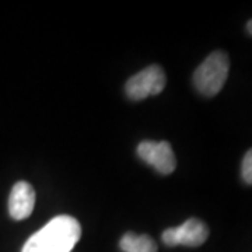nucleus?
Listing matches in <instances>:
<instances>
[{"label": "nucleus", "instance_id": "nucleus-1", "mask_svg": "<svg viewBox=\"0 0 252 252\" xmlns=\"http://www.w3.org/2000/svg\"><path fill=\"white\" fill-rule=\"evenodd\" d=\"M230 70L228 55L215 51L207 56L193 73V83L200 94L213 97L223 89Z\"/></svg>", "mask_w": 252, "mask_h": 252}, {"label": "nucleus", "instance_id": "nucleus-2", "mask_svg": "<svg viewBox=\"0 0 252 252\" xmlns=\"http://www.w3.org/2000/svg\"><path fill=\"white\" fill-rule=\"evenodd\" d=\"M38 233L49 252H70L80 240L81 225L74 217L63 215L54 217Z\"/></svg>", "mask_w": 252, "mask_h": 252}, {"label": "nucleus", "instance_id": "nucleus-3", "mask_svg": "<svg viewBox=\"0 0 252 252\" xmlns=\"http://www.w3.org/2000/svg\"><path fill=\"white\" fill-rule=\"evenodd\" d=\"M167 83L165 73L158 64H152L132 76L125 86L127 97L132 99H143L149 95L160 94Z\"/></svg>", "mask_w": 252, "mask_h": 252}, {"label": "nucleus", "instance_id": "nucleus-4", "mask_svg": "<svg viewBox=\"0 0 252 252\" xmlns=\"http://www.w3.org/2000/svg\"><path fill=\"white\" fill-rule=\"evenodd\" d=\"M209 237V227L199 219H189L180 227L167 228L162 233V241L168 247L187 245L199 247L205 243Z\"/></svg>", "mask_w": 252, "mask_h": 252}, {"label": "nucleus", "instance_id": "nucleus-5", "mask_svg": "<svg viewBox=\"0 0 252 252\" xmlns=\"http://www.w3.org/2000/svg\"><path fill=\"white\" fill-rule=\"evenodd\" d=\"M137 154L144 162L153 165L156 171L168 175L177 167V158L168 142H152L144 140L137 146Z\"/></svg>", "mask_w": 252, "mask_h": 252}, {"label": "nucleus", "instance_id": "nucleus-6", "mask_svg": "<svg viewBox=\"0 0 252 252\" xmlns=\"http://www.w3.org/2000/svg\"><path fill=\"white\" fill-rule=\"evenodd\" d=\"M35 206V190L26 181L17 182L9 198V213L14 220H24L31 216Z\"/></svg>", "mask_w": 252, "mask_h": 252}, {"label": "nucleus", "instance_id": "nucleus-7", "mask_svg": "<svg viewBox=\"0 0 252 252\" xmlns=\"http://www.w3.org/2000/svg\"><path fill=\"white\" fill-rule=\"evenodd\" d=\"M121 250L124 252H157L158 247L150 235L126 233L121 240Z\"/></svg>", "mask_w": 252, "mask_h": 252}, {"label": "nucleus", "instance_id": "nucleus-8", "mask_svg": "<svg viewBox=\"0 0 252 252\" xmlns=\"http://www.w3.org/2000/svg\"><path fill=\"white\" fill-rule=\"evenodd\" d=\"M21 252H49L46 250L45 244L42 241L39 233H35L34 235H31L28 238V241L26 245L23 247V251Z\"/></svg>", "mask_w": 252, "mask_h": 252}, {"label": "nucleus", "instance_id": "nucleus-9", "mask_svg": "<svg viewBox=\"0 0 252 252\" xmlns=\"http://www.w3.org/2000/svg\"><path fill=\"white\" fill-rule=\"evenodd\" d=\"M243 177L244 181L247 184L252 182V153L251 150H248L243 161Z\"/></svg>", "mask_w": 252, "mask_h": 252}, {"label": "nucleus", "instance_id": "nucleus-10", "mask_svg": "<svg viewBox=\"0 0 252 252\" xmlns=\"http://www.w3.org/2000/svg\"><path fill=\"white\" fill-rule=\"evenodd\" d=\"M251 23H252V21L250 20V21H248V32H250V34L252 32V31H251Z\"/></svg>", "mask_w": 252, "mask_h": 252}]
</instances>
